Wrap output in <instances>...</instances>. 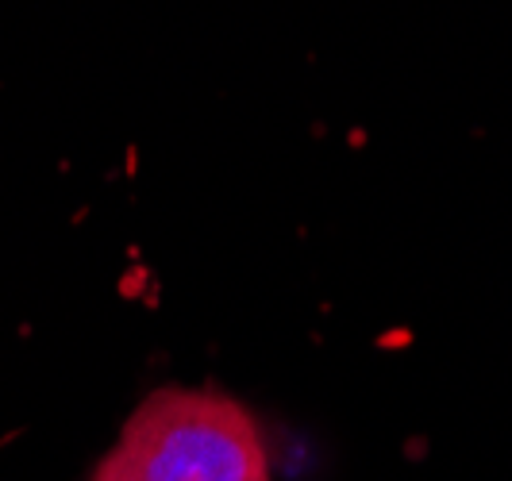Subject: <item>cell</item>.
Here are the masks:
<instances>
[{
	"instance_id": "cell-1",
	"label": "cell",
	"mask_w": 512,
	"mask_h": 481,
	"mask_svg": "<svg viewBox=\"0 0 512 481\" xmlns=\"http://www.w3.org/2000/svg\"><path fill=\"white\" fill-rule=\"evenodd\" d=\"M89 481H270L258 420L220 389H158Z\"/></svg>"
}]
</instances>
